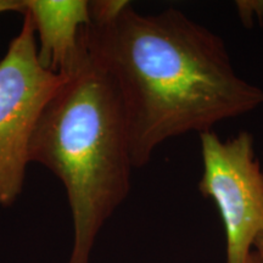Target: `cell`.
Here are the masks:
<instances>
[{
	"instance_id": "6da1fadb",
	"label": "cell",
	"mask_w": 263,
	"mask_h": 263,
	"mask_svg": "<svg viewBox=\"0 0 263 263\" xmlns=\"http://www.w3.org/2000/svg\"><path fill=\"white\" fill-rule=\"evenodd\" d=\"M84 34L120 94L134 168L166 140L263 105V90L236 73L223 39L180 10L145 15L128 3Z\"/></svg>"
},
{
	"instance_id": "7a4b0ae2",
	"label": "cell",
	"mask_w": 263,
	"mask_h": 263,
	"mask_svg": "<svg viewBox=\"0 0 263 263\" xmlns=\"http://www.w3.org/2000/svg\"><path fill=\"white\" fill-rule=\"evenodd\" d=\"M29 162L48 168L65 188L73 224L67 263H90L101 228L130 192L134 166L120 94L84 32L80 60L33 132Z\"/></svg>"
},
{
	"instance_id": "3957f363",
	"label": "cell",
	"mask_w": 263,
	"mask_h": 263,
	"mask_svg": "<svg viewBox=\"0 0 263 263\" xmlns=\"http://www.w3.org/2000/svg\"><path fill=\"white\" fill-rule=\"evenodd\" d=\"M21 28L0 60V206L17 201L29 163V144L41 115L67 76L41 65L34 27L24 14Z\"/></svg>"
},
{
	"instance_id": "277c9868",
	"label": "cell",
	"mask_w": 263,
	"mask_h": 263,
	"mask_svg": "<svg viewBox=\"0 0 263 263\" xmlns=\"http://www.w3.org/2000/svg\"><path fill=\"white\" fill-rule=\"evenodd\" d=\"M202 177L199 189L218 207L226 232V263H245L263 230V171L254 137L242 130L222 140L200 134Z\"/></svg>"
},
{
	"instance_id": "5b68a950",
	"label": "cell",
	"mask_w": 263,
	"mask_h": 263,
	"mask_svg": "<svg viewBox=\"0 0 263 263\" xmlns=\"http://www.w3.org/2000/svg\"><path fill=\"white\" fill-rule=\"evenodd\" d=\"M24 5L34 27L41 65L67 76L81 58L84 28L91 25L90 2L24 0Z\"/></svg>"
},
{
	"instance_id": "8992f818",
	"label": "cell",
	"mask_w": 263,
	"mask_h": 263,
	"mask_svg": "<svg viewBox=\"0 0 263 263\" xmlns=\"http://www.w3.org/2000/svg\"><path fill=\"white\" fill-rule=\"evenodd\" d=\"M24 11V0H0V15L8 12H18L22 15Z\"/></svg>"
},
{
	"instance_id": "52a82bcc",
	"label": "cell",
	"mask_w": 263,
	"mask_h": 263,
	"mask_svg": "<svg viewBox=\"0 0 263 263\" xmlns=\"http://www.w3.org/2000/svg\"><path fill=\"white\" fill-rule=\"evenodd\" d=\"M254 251L258 255V257L261 258V261L263 263V230L259 233L257 239H256L255 245H254Z\"/></svg>"
},
{
	"instance_id": "ba28073f",
	"label": "cell",
	"mask_w": 263,
	"mask_h": 263,
	"mask_svg": "<svg viewBox=\"0 0 263 263\" xmlns=\"http://www.w3.org/2000/svg\"><path fill=\"white\" fill-rule=\"evenodd\" d=\"M245 263H262V261H261V258L258 257V255L256 254L254 250H252V252L249 255V257H248V259H246Z\"/></svg>"
}]
</instances>
